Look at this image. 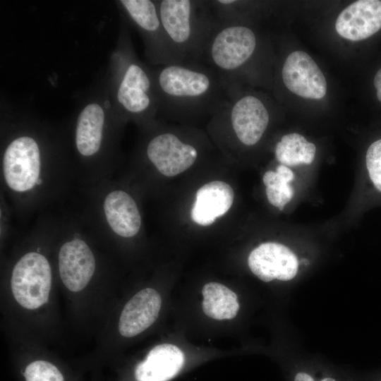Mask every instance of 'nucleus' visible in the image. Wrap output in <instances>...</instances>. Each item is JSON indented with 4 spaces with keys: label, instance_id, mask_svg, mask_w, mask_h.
<instances>
[{
    "label": "nucleus",
    "instance_id": "4be33fe9",
    "mask_svg": "<svg viewBox=\"0 0 381 381\" xmlns=\"http://www.w3.org/2000/svg\"><path fill=\"white\" fill-rule=\"evenodd\" d=\"M374 85L377 90V97L381 102V68L374 78Z\"/></svg>",
    "mask_w": 381,
    "mask_h": 381
},
{
    "label": "nucleus",
    "instance_id": "f03ea898",
    "mask_svg": "<svg viewBox=\"0 0 381 381\" xmlns=\"http://www.w3.org/2000/svg\"><path fill=\"white\" fill-rule=\"evenodd\" d=\"M155 83L161 104L172 117L213 115L229 98L218 76L201 63L164 65Z\"/></svg>",
    "mask_w": 381,
    "mask_h": 381
},
{
    "label": "nucleus",
    "instance_id": "b1692460",
    "mask_svg": "<svg viewBox=\"0 0 381 381\" xmlns=\"http://www.w3.org/2000/svg\"><path fill=\"white\" fill-rule=\"evenodd\" d=\"M301 262L305 265H308V261L306 259L301 260Z\"/></svg>",
    "mask_w": 381,
    "mask_h": 381
},
{
    "label": "nucleus",
    "instance_id": "aec40b11",
    "mask_svg": "<svg viewBox=\"0 0 381 381\" xmlns=\"http://www.w3.org/2000/svg\"><path fill=\"white\" fill-rule=\"evenodd\" d=\"M0 202V231L2 240L11 229V218L14 214L13 210L5 196L1 193Z\"/></svg>",
    "mask_w": 381,
    "mask_h": 381
},
{
    "label": "nucleus",
    "instance_id": "6ab92c4d",
    "mask_svg": "<svg viewBox=\"0 0 381 381\" xmlns=\"http://www.w3.org/2000/svg\"><path fill=\"white\" fill-rule=\"evenodd\" d=\"M365 162L370 180L375 187L381 192V139L369 146Z\"/></svg>",
    "mask_w": 381,
    "mask_h": 381
},
{
    "label": "nucleus",
    "instance_id": "39448f33",
    "mask_svg": "<svg viewBox=\"0 0 381 381\" xmlns=\"http://www.w3.org/2000/svg\"><path fill=\"white\" fill-rule=\"evenodd\" d=\"M158 11L177 63H200L203 46L214 23L209 1L162 0Z\"/></svg>",
    "mask_w": 381,
    "mask_h": 381
},
{
    "label": "nucleus",
    "instance_id": "a211bd4d",
    "mask_svg": "<svg viewBox=\"0 0 381 381\" xmlns=\"http://www.w3.org/2000/svg\"><path fill=\"white\" fill-rule=\"evenodd\" d=\"M25 381H64L59 370L52 363L45 361H35L25 368Z\"/></svg>",
    "mask_w": 381,
    "mask_h": 381
},
{
    "label": "nucleus",
    "instance_id": "412c9836",
    "mask_svg": "<svg viewBox=\"0 0 381 381\" xmlns=\"http://www.w3.org/2000/svg\"><path fill=\"white\" fill-rule=\"evenodd\" d=\"M276 171L284 176L286 178L289 183L292 180H294V174L293 171L285 165H283V164L279 165L277 168Z\"/></svg>",
    "mask_w": 381,
    "mask_h": 381
},
{
    "label": "nucleus",
    "instance_id": "ddd939ff",
    "mask_svg": "<svg viewBox=\"0 0 381 381\" xmlns=\"http://www.w3.org/2000/svg\"><path fill=\"white\" fill-rule=\"evenodd\" d=\"M234 199V193L229 184L221 181L209 182L196 193L191 219L199 225L209 226L228 212Z\"/></svg>",
    "mask_w": 381,
    "mask_h": 381
},
{
    "label": "nucleus",
    "instance_id": "20e7f679",
    "mask_svg": "<svg viewBox=\"0 0 381 381\" xmlns=\"http://www.w3.org/2000/svg\"><path fill=\"white\" fill-rule=\"evenodd\" d=\"M255 31L243 23L214 18L205 42L203 61L219 78L228 95L238 92V78L258 47Z\"/></svg>",
    "mask_w": 381,
    "mask_h": 381
},
{
    "label": "nucleus",
    "instance_id": "4468645a",
    "mask_svg": "<svg viewBox=\"0 0 381 381\" xmlns=\"http://www.w3.org/2000/svg\"><path fill=\"white\" fill-rule=\"evenodd\" d=\"M152 81L145 70L139 64L131 63L121 80L117 99L127 112L140 115L152 106Z\"/></svg>",
    "mask_w": 381,
    "mask_h": 381
},
{
    "label": "nucleus",
    "instance_id": "f3484780",
    "mask_svg": "<svg viewBox=\"0 0 381 381\" xmlns=\"http://www.w3.org/2000/svg\"><path fill=\"white\" fill-rule=\"evenodd\" d=\"M277 159L283 165L310 164L315 158L316 147L301 134L284 135L275 147Z\"/></svg>",
    "mask_w": 381,
    "mask_h": 381
},
{
    "label": "nucleus",
    "instance_id": "9b49d317",
    "mask_svg": "<svg viewBox=\"0 0 381 381\" xmlns=\"http://www.w3.org/2000/svg\"><path fill=\"white\" fill-rule=\"evenodd\" d=\"M335 28L342 37L359 41L381 29V1L359 0L351 4L339 15Z\"/></svg>",
    "mask_w": 381,
    "mask_h": 381
},
{
    "label": "nucleus",
    "instance_id": "5701e85b",
    "mask_svg": "<svg viewBox=\"0 0 381 381\" xmlns=\"http://www.w3.org/2000/svg\"><path fill=\"white\" fill-rule=\"evenodd\" d=\"M104 106L106 108H109L110 107V103L108 100L105 101Z\"/></svg>",
    "mask_w": 381,
    "mask_h": 381
},
{
    "label": "nucleus",
    "instance_id": "f257e3e1",
    "mask_svg": "<svg viewBox=\"0 0 381 381\" xmlns=\"http://www.w3.org/2000/svg\"><path fill=\"white\" fill-rule=\"evenodd\" d=\"M75 180L73 168L46 159L37 140L28 135L13 138L1 162V193L14 214L25 216L63 195Z\"/></svg>",
    "mask_w": 381,
    "mask_h": 381
},
{
    "label": "nucleus",
    "instance_id": "9d476101",
    "mask_svg": "<svg viewBox=\"0 0 381 381\" xmlns=\"http://www.w3.org/2000/svg\"><path fill=\"white\" fill-rule=\"evenodd\" d=\"M248 264L251 272L260 280L274 279L289 281L296 275L298 261L296 255L283 244L267 242L251 251Z\"/></svg>",
    "mask_w": 381,
    "mask_h": 381
},
{
    "label": "nucleus",
    "instance_id": "0eeeda50",
    "mask_svg": "<svg viewBox=\"0 0 381 381\" xmlns=\"http://www.w3.org/2000/svg\"><path fill=\"white\" fill-rule=\"evenodd\" d=\"M270 121V114L265 102L251 94L238 92L229 96L227 101L212 115L214 126H226L242 145H256L263 136Z\"/></svg>",
    "mask_w": 381,
    "mask_h": 381
},
{
    "label": "nucleus",
    "instance_id": "1a4fd4ad",
    "mask_svg": "<svg viewBox=\"0 0 381 381\" xmlns=\"http://www.w3.org/2000/svg\"><path fill=\"white\" fill-rule=\"evenodd\" d=\"M282 79L289 90L306 99H320L327 92L324 74L314 60L302 51L287 56L282 68Z\"/></svg>",
    "mask_w": 381,
    "mask_h": 381
},
{
    "label": "nucleus",
    "instance_id": "2eb2a0df",
    "mask_svg": "<svg viewBox=\"0 0 381 381\" xmlns=\"http://www.w3.org/2000/svg\"><path fill=\"white\" fill-rule=\"evenodd\" d=\"M184 364V355L176 346L162 344L155 346L135 370L138 381H168Z\"/></svg>",
    "mask_w": 381,
    "mask_h": 381
},
{
    "label": "nucleus",
    "instance_id": "dca6fc26",
    "mask_svg": "<svg viewBox=\"0 0 381 381\" xmlns=\"http://www.w3.org/2000/svg\"><path fill=\"white\" fill-rule=\"evenodd\" d=\"M202 308L205 314L214 320H231L237 314L239 304L236 294L218 282H209L202 289Z\"/></svg>",
    "mask_w": 381,
    "mask_h": 381
},
{
    "label": "nucleus",
    "instance_id": "f8f14e48",
    "mask_svg": "<svg viewBox=\"0 0 381 381\" xmlns=\"http://www.w3.org/2000/svg\"><path fill=\"white\" fill-rule=\"evenodd\" d=\"M162 299L152 288H145L135 294L125 305L119 322V331L127 338L144 332L157 320Z\"/></svg>",
    "mask_w": 381,
    "mask_h": 381
},
{
    "label": "nucleus",
    "instance_id": "423d86ee",
    "mask_svg": "<svg viewBox=\"0 0 381 381\" xmlns=\"http://www.w3.org/2000/svg\"><path fill=\"white\" fill-rule=\"evenodd\" d=\"M52 279V267L42 247H30L13 265L10 278L13 296L22 307L37 309L48 301Z\"/></svg>",
    "mask_w": 381,
    "mask_h": 381
},
{
    "label": "nucleus",
    "instance_id": "7ed1b4c3",
    "mask_svg": "<svg viewBox=\"0 0 381 381\" xmlns=\"http://www.w3.org/2000/svg\"><path fill=\"white\" fill-rule=\"evenodd\" d=\"M85 205L79 213L96 238L128 240L139 234L142 217L133 196L109 179L82 188Z\"/></svg>",
    "mask_w": 381,
    "mask_h": 381
},
{
    "label": "nucleus",
    "instance_id": "6e6552de",
    "mask_svg": "<svg viewBox=\"0 0 381 381\" xmlns=\"http://www.w3.org/2000/svg\"><path fill=\"white\" fill-rule=\"evenodd\" d=\"M145 153L148 162L167 177L185 171L198 157L197 147L173 131L160 132L151 138Z\"/></svg>",
    "mask_w": 381,
    "mask_h": 381
}]
</instances>
